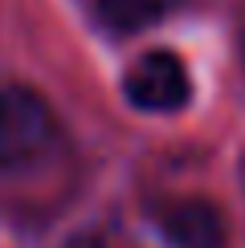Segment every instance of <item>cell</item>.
Here are the masks:
<instances>
[{
  "instance_id": "6da1fadb",
  "label": "cell",
  "mask_w": 245,
  "mask_h": 248,
  "mask_svg": "<svg viewBox=\"0 0 245 248\" xmlns=\"http://www.w3.org/2000/svg\"><path fill=\"white\" fill-rule=\"evenodd\" d=\"M53 142V114L33 90L4 86L0 90V167L33 163Z\"/></svg>"
},
{
  "instance_id": "7a4b0ae2",
  "label": "cell",
  "mask_w": 245,
  "mask_h": 248,
  "mask_svg": "<svg viewBox=\"0 0 245 248\" xmlns=\"http://www.w3.org/2000/svg\"><path fill=\"white\" fill-rule=\"evenodd\" d=\"M122 94H127L131 106L139 110H180L192 94V81H188V69L176 53L168 49H156V53H143L135 65L127 69L122 78Z\"/></svg>"
},
{
  "instance_id": "3957f363",
  "label": "cell",
  "mask_w": 245,
  "mask_h": 248,
  "mask_svg": "<svg viewBox=\"0 0 245 248\" xmlns=\"http://www.w3.org/2000/svg\"><path fill=\"white\" fill-rule=\"evenodd\" d=\"M163 236L172 248H221L225 244V220L204 200H180L159 216Z\"/></svg>"
},
{
  "instance_id": "277c9868",
  "label": "cell",
  "mask_w": 245,
  "mask_h": 248,
  "mask_svg": "<svg viewBox=\"0 0 245 248\" xmlns=\"http://www.w3.org/2000/svg\"><path fill=\"white\" fill-rule=\"evenodd\" d=\"M98 4V16L106 20L110 29L119 33H135V29H147L163 20L180 0H94Z\"/></svg>"
}]
</instances>
